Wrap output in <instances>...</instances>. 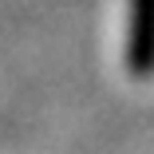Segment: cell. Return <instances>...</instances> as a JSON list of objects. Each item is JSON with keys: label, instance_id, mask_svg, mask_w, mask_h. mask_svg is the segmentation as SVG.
<instances>
[{"label": "cell", "instance_id": "6da1fadb", "mask_svg": "<svg viewBox=\"0 0 154 154\" xmlns=\"http://www.w3.org/2000/svg\"><path fill=\"white\" fill-rule=\"evenodd\" d=\"M131 71H154V0H131Z\"/></svg>", "mask_w": 154, "mask_h": 154}]
</instances>
